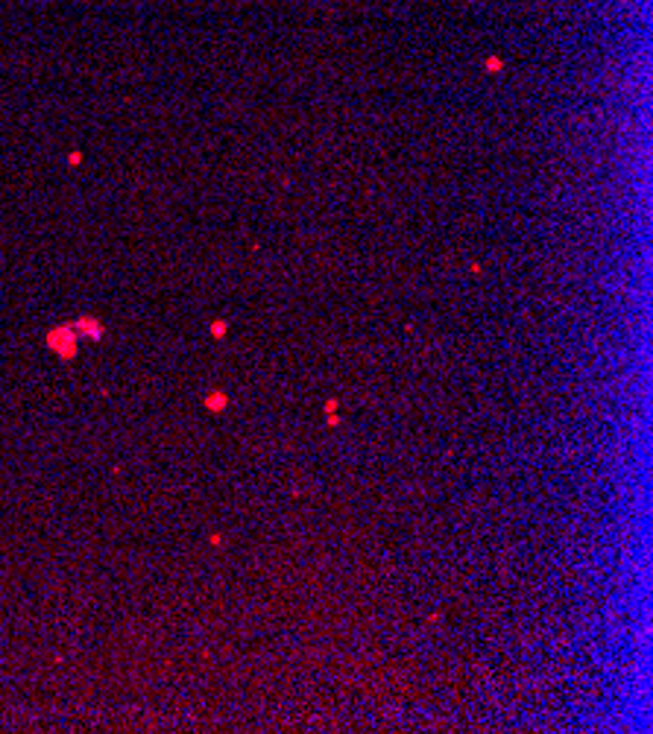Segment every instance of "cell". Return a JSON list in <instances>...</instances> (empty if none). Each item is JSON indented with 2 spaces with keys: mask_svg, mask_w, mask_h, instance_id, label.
I'll return each mask as SVG.
<instances>
[{
  "mask_svg": "<svg viewBox=\"0 0 653 734\" xmlns=\"http://www.w3.org/2000/svg\"><path fill=\"white\" fill-rule=\"evenodd\" d=\"M208 406H223V395H217V398L211 395V398H208Z\"/></svg>",
  "mask_w": 653,
  "mask_h": 734,
  "instance_id": "6da1fadb",
  "label": "cell"
}]
</instances>
